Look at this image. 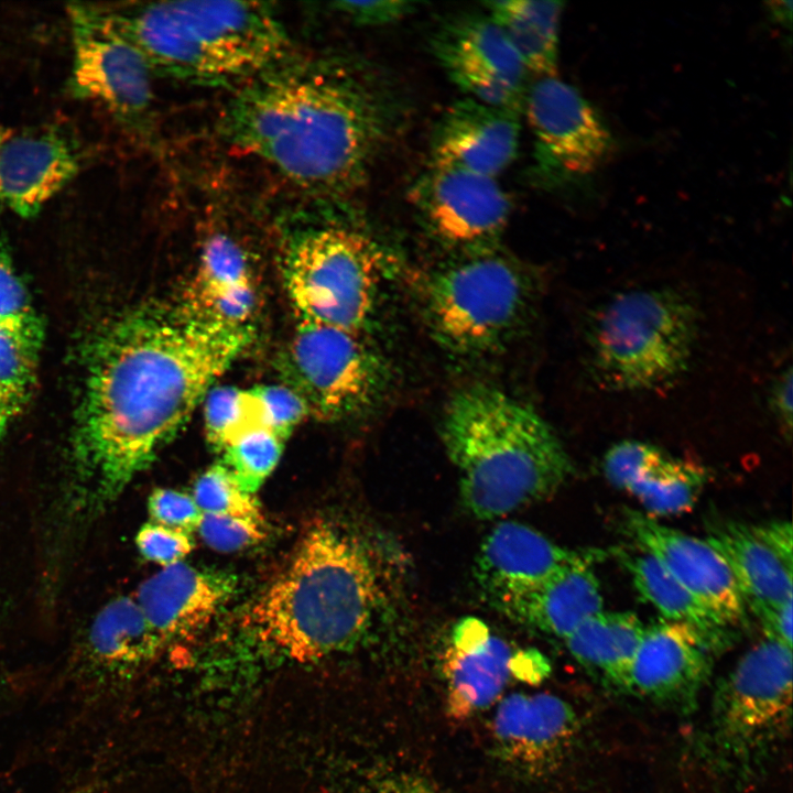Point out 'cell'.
<instances>
[{"mask_svg":"<svg viewBox=\"0 0 793 793\" xmlns=\"http://www.w3.org/2000/svg\"><path fill=\"white\" fill-rule=\"evenodd\" d=\"M251 327L156 307L111 322L88 354L74 448L97 502L117 498L251 341Z\"/></svg>","mask_w":793,"mask_h":793,"instance_id":"6da1fadb","label":"cell"},{"mask_svg":"<svg viewBox=\"0 0 793 793\" xmlns=\"http://www.w3.org/2000/svg\"><path fill=\"white\" fill-rule=\"evenodd\" d=\"M219 131L315 199L339 203L366 182L388 109L351 63L290 53L238 86Z\"/></svg>","mask_w":793,"mask_h":793,"instance_id":"7a4b0ae2","label":"cell"},{"mask_svg":"<svg viewBox=\"0 0 793 793\" xmlns=\"http://www.w3.org/2000/svg\"><path fill=\"white\" fill-rule=\"evenodd\" d=\"M383 546L314 523L284 572L249 607L243 626L297 661L355 648L397 608L399 572Z\"/></svg>","mask_w":793,"mask_h":793,"instance_id":"3957f363","label":"cell"},{"mask_svg":"<svg viewBox=\"0 0 793 793\" xmlns=\"http://www.w3.org/2000/svg\"><path fill=\"white\" fill-rule=\"evenodd\" d=\"M153 75L203 86H239L291 53L273 3L155 1L86 3Z\"/></svg>","mask_w":793,"mask_h":793,"instance_id":"277c9868","label":"cell"},{"mask_svg":"<svg viewBox=\"0 0 793 793\" xmlns=\"http://www.w3.org/2000/svg\"><path fill=\"white\" fill-rule=\"evenodd\" d=\"M442 439L458 472L463 504L481 520L550 498L573 472L541 414L492 387L472 385L450 399Z\"/></svg>","mask_w":793,"mask_h":793,"instance_id":"5b68a950","label":"cell"},{"mask_svg":"<svg viewBox=\"0 0 793 793\" xmlns=\"http://www.w3.org/2000/svg\"><path fill=\"white\" fill-rule=\"evenodd\" d=\"M699 311L673 287L637 289L605 302L591 317L587 343L597 383L616 392L660 388L688 367Z\"/></svg>","mask_w":793,"mask_h":793,"instance_id":"8992f818","label":"cell"},{"mask_svg":"<svg viewBox=\"0 0 793 793\" xmlns=\"http://www.w3.org/2000/svg\"><path fill=\"white\" fill-rule=\"evenodd\" d=\"M289 238L285 285L298 322L361 332L370 317L384 270V254L362 231L325 219ZM316 209V208H315ZM317 211V210H316Z\"/></svg>","mask_w":793,"mask_h":793,"instance_id":"52a82bcc","label":"cell"},{"mask_svg":"<svg viewBox=\"0 0 793 793\" xmlns=\"http://www.w3.org/2000/svg\"><path fill=\"white\" fill-rule=\"evenodd\" d=\"M792 648L765 638L718 683L705 729L716 767L747 778L785 739L792 723Z\"/></svg>","mask_w":793,"mask_h":793,"instance_id":"ba28073f","label":"cell"},{"mask_svg":"<svg viewBox=\"0 0 793 793\" xmlns=\"http://www.w3.org/2000/svg\"><path fill=\"white\" fill-rule=\"evenodd\" d=\"M526 286L497 256H478L435 275L426 305L432 327L449 349L476 355L501 344L524 309Z\"/></svg>","mask_w":793,"mask_h":793,"instance_id":"9c48e42d","label":"cell"},{"mask_svg":"<svg viewBox=\"0 0 793 793\" xmlns=\"http://www.w3.org/2000/svg\"><path fill=\"white\" fill-rule=\"evenodd\" d=\"M286 385L308 415L340 420L368 408L381 392L384 370L361 332L297 322L281 359Z\"/></svg>","mask_w":793,"mask_h":793,"instance_id":"30bf717a","label":"cell"},{"mask_svg":"<svg viewBox=\"0 0 793 793\" xmlns=\"http://www.w3.org/2000/svg\"><path fill=\"white\" fill-rule=\"evenodd\" d=\"M67 12L73 42V94L97 102L123 128L150 140L154 99L150 68L86 4L72 3Z\"/></svg>","mask_w":793,"mask_h":793,"instance_id":"8fae6325","label":"cell"},{"mask_svg":"<svg viewBox=\"0 0 793 793\" xmlns=\"http://www.w3.org/2000/svg\"><path fill=\"white\" fill-rule=\"evenodd\" d=\"M543 171L585 176L613 149L610 130L595 107L557 76L540 77L526 89L523 109Z\"/></svg>","mask_w":793,"mask_h":793,"instance_id":"7c38bea8","label":"cell"},{"mask_svg":"<svg viewBox=\"0 0 793 793\" xmlns=\"http://www.w3.org/2000/svg\"><path fill=\"white\" fill-rule=\"evenodd\" d=\"M432 46L450 80L467 98L522 112L528 70L489 15L448 22L434 35Z\"/></svg>","mask_w":793,"mask_h":793,"instance_id":"4fadbf2b","label":"cell"},{"mask_svg":"<svg viewBox=\"0 0 793 793\" xmlns=\"http://www.w3.org/2000/svg\"><path fill=\"white\" fill-rule=\"evenodd\" d=\"M413 200L435 236L459 248L492 243L511 213L495 177L453 167L432 166L415 186Z\"/></svg>","mask_w":793,"mask_h":793,"instance_id":"5bb4252c","label":"cell"},{"mask_svg":"<svg viewBox=\"0 0 793 793\" xmlns=\"http://www.w3.org/2000/svg\"><path fill=\"white\" fill-rule=\"evenodd\" d=\"M721 651L695 629L661 620L644 627L627 692L660 704L692 708Z\"/></svg>","mask_w":793,"mask_h":793,"instance_id":"9a60e30c","label":"cell"},{"mask_svg":"<svg viewBox=\"0 0 793 793\" xmlns=\"http://www.w3.org/2000/svg\"><path fill=\"white\" fill-rule=\"evenodd\" d=\"M627 532L684 588L726 624L741 622L746 604L723 556L706 541L665 526L634 510L624 515Z\"/></svg>","mask_w":793,"mask_h":793,"instance_id":"2e32d148","label":"cell"},{"mask_svg":"<svg viewBox=\"0 0 793 793\" xmlns=\"http://www.w3.org/2000/svg\"><path fill=\"white\" fill-rule=\"evenodd\" d=\"M578 727L573 707L550 693H514L502 698L495 711L492 731L499 757L529 775H540L557 764Z\"/></svg>","mask_w":793,"mask_h":793,"instance_id":"e0dca14e","label":"cell"},{"mask_svg":"<svg viewBox=\"0 0 793 793\" xmlns=\"http://www.w3.org/2000/svg\"><path fill=\"white\" fill-rule=\"evenodd\" d=\"M520 111L465 97L441 119L432 142V166L497 177L515 159Z\"/></svg>","mask_w":793,"mask_h":793,"instance_id":"ac0fdd59","label":"cell"},{"mask_svg":"<svg viewBox=\"0 0 793 793\" xmlns=\"http://www.w3.org/2000/svg\"><path fill=\"white\" fill-rule=\"evenodd\" d=\"M577 554L528 525L501 522L478 551L475 576L484 597L500 610L542 585Z\"/></svg>","mask_w":793,"mask_h":793,"instance_id":"d6986e66","label":"cell"},{"mask_svg":"<svg viewBox=\"0 0 793 793\" xmlns=\"http://www.w3.org/2000/svg\"><path fill=\"white\" fill-rule=\"evenodd\" d=\"M79 155L53 129L9 132L0 149V208L35 216L79 171Z\"/></svg>","mask_w":793,"mask_h":793,"instance_id":"ffe728a7","label":"cell"},{"mask_svg":"<svg viewBox=\"0 0 793 793\" xmlns=\"http://www.w3.org/2000/svg\"><path fill=\"white\" fill-rule=\"evenodd\" d=\"M514 654L481 620H459L443 661L449 717L463 720L491 705L512 677Z\"/></svg>","mask_w":793,"mask_h":793,"instance_id":"44dd1931","label":"cell"},{"mask_svg":"<svg viewBox=\"0 0 793 793\" xmlns=\"http://www.w3.org/2000/svg\"><path fill=\"white\" fill-rule=\"evenodd\" d=\"M233 589L229 576L180 562L145 579L134 598L165 643L202 630L228 601Z\"/></svg>","mask_w":793,"mask_h":793,"instance_id":"7402d4cb","label":"cell"},{"mask_svg":"<svg viewBox=\"0 0 793 793\" xmlns=\"http://www.w3.org/2000/svg\"><path fill=\"white\" fill-rule=\"evenodd\" d=\"M257 291L247 251L231 236L215 232L203 243L181 311L197 321L250 327Z\"/></svg>","mask_w":793,"mask_h":793,"instance_id":"603a6c76","label":"cell"},{"mask_svg":"<svg viewBox=\"0 0 793 793\" xmlns=\"http://www.w3.org/2000/svg\"><path fill=\"white\" fill-rule=\"evenodd\" d=\"M595 555L578 552L546 582L500 611L523 626L565 640L585 620L604 610L599 582L591 567Z\"/></svg>","mask_w":793,"mask_h":793,"instance_id":"cb8c5ba5","label":"cell"},{"mask_svg":"<svg viewBox=\"0 0 793 793\" xmlns=\"http://www.w3.org/2000/svg\"><path fill=\"white\" fill-rule=\"evenodd\" d=\"M706 541L726 561L750 609L793 600L792 569L751 528L737 522L714 524Z\"/></svg>","mask_w":793,"mask_h":793,"instance_id":"d4e9b609","label":"cell"},{"mask_svg":"<svg viewBox=\"0 0 793 793\" xmlns=\"http://www.w3.org/2000/svg\"><path fill=\"white\" fill-rule=\"evenodd\" d=\"M644 626L629 611H604L589 617L565 640L572 656L607 685L627 692L631 665Z\"/></svg>","mask_w":793,"mask_h":793,"instance_id":"484cf974","label":"cell"},{"mask_svg":"<svg viewBox=\"0 0 793 793\" xmlns=\"http://www.w3.org/2000/svg\"><path fill=\"white\" fill-rule=\"evenodd\" d=\"M629 572L634 588L666 621L688 626L724 652L734 634L729 626L697 600L652 555L616 553Z\"/></svg>","mask_w":793,"mask_h":793,"instance_id":"4316f807","label":"cell"},{"mask_svg":"<svg viewBox=\"0 0 793 793\" xmlns=\"http://www.w3.org/2000/svg\"><path fill=\"white\" fill-rule=\"evenodd\" d=\"M706 470L692 461L673 457L644 444L624 490L633 495L649 517L671 515L689 510L705 482Z\"/></svg>","mask_w":793,"mask_h":793,"instance_id":"83f0119b","label":"cell"},{"mask_svg":"<svg viewBox=\"0 0 793 793\" xmlns=\"http://www.w3.org/2000/svg\"><path fill=\"white\" fill-rule=\"evenodd\" d=\"M561 1L500 0L486 3L488 15L501 28L528 72L556 76Z\"/></svg>","mask_w":793,"mask_h":793,"instance_id":"f1b7e54d","label":"cell"},{"mask_svg":"<svg viewBox=\"0 0 793 793\" xmlns=\"http://www.w3.org/2000/svg\"><path fill=\"white\" fill-rule=\"evenodd\" d=\"M204 399L206 436L220 450L250 431L267 428L256 387H217L210 389Z\"/></svg>","mask_w":793,"mask_h":793,"instance_id":"f546056e","label":"cell"},{"mask_svg":"<svg viewBox=\"0 0 793 793\" xmlns=\"http://www.w3.org/2000/svg\"><path fill=\"white\" fill-rule=\"evenodd\" d=\"M0 328L40 352L44 325L15 272L9 247L0 233Z\"/></svg>","mask_w":793,"mask_h":793,"instance_id":"4dcf8cb0","label":"cell"},{"mask_svg":"<svg viewBox=\"0 0 793 793\" xmlns=\"http://www.w3.org/2000/svg\"><path fill=\"white\" fill-rule=\"evenodd\" d=\"M283 439L268 428L250 431L229 445L224 453V465L240 486L254 493L276 467Z\"/></svg>","mask_w":793,"mask_h":793,"instance_id":"1f68e13d","label":"cell"},{"mask_svg":"<svg viewBox=\"0 0 793 793\" xmlns=\"http://www.w3.org/2000/svg\"><path fill=\"white\" fill-rule=\"evenodd\" d=\"M193 498L203 513L232 515L263 521L259 503L247 492L232 472L216 464L196 480Z\"/></svg>","mask_w":793,"mask_h":793,"instance_id":"d6a6232c","label":"cell"},{"mask_svg":"<svg viewBox=\"0 0 793 793\" xmlns=\"http://www.w3.org/2000/svg\"><path fill=\"white\" fill-rule=\"evenodd\" d=\"M39 351L0 328V401L17 416L35 383Z\"/></svg>","mask_w":793,"mask_h":793,"instance_id":"836d02e7","label":"cell"},{"mask_svg":"<svg viewBox=\"0 0 793 793\" xmlns=\"http://www.w3.org/2000/svg\"><path fill=\"white\" fill-rule=\"evenodd\" d=\"M197 530L206 544L219 552L239 551L264 537V522L232 515L203 513Z\"/></svg>","mask_w":793,"mask_h":793,"instance_id":"e575fe53","label":"cell"},{"mask_svg":"<svg viewBox=\"0 0 793 793\" xmlns=\"http://www.w3.org/2000/svg\"><path fill=\"white\" fill-rule=\"evenodd\" d=\"M256 389L262 404L265 427L284 441L308 415L304 400L286 384L259 385Z\"/></svg>","mask_w":793,"mask_h":793,"instance_id":"d590c367","label":"cell"},{"mask_svg":"<svg viewBox=\"0 0 793 793\" xmlns=\"http://www.w3.org/2000/svg\"><path fill=\"white\" fill-rule=\"evenodd\" d=\"M135 544L143 557L163 567L182 562L193 550L188 532L151 521L141 526Z\"/></svg>","mask_w":793,"mask_h":793,"instance_id":"8d00e7d4","label":"cell"},{"mask_svg":"<svg viewBox=\"0 0 793 793\" xmlns=\"http://www.w3.org/2000/svg\"><path fill=\"white\" fill-rule=\"evenodd\" d=\"M148 510L151 522L188 533L198 529L203 517L193 496L167 488H157L150 495Z\"/></svg>","mask_w":793,"mask_h":793,"instance_id":"74e56055","label":"cell"},{"mask_svg":"<svg viewBox=\"0 0 793 793\" xmlns=\"http://www.w3.org/2000/svg\"><path fill=\"white\" fill-rule=\"evenodd\" d=\"M329 10L362 26H382L395 23L416 10V2L400 0L337 1Z\"/></svg>","mask_w":793,"mask_h":793,"instance_id":"f35d334b","label":"cell"},{"mask_svg":"<svg viewBox=\"0 0 793 793\" xmlns=\"http://www.w3.org/2000/svg\"><path fill=\"white\" fill-rule=\"evenodd\" d=\"M370 793H447L428 778L404 770L379 772Z\"/></svg>","mask_w":793,"mask_h":793,"instance_id":"ab89813d","label":"cell"},{"mask_svg":"<svg viewBox=\"0 0 793 793\" xmlns=\"http://www.w3.org/2000/svg\"><path fill=\"white\" fill-rule=\"evenodd\" d=\"M792 601L751 608L764 630L765 638L781 642L790 648H792Z\"/></svg>","mask_w":793,"mask_h":793,"instance_id":"60d3db41","label":"cell"},{"mask_svg":"<svg viewBox=\"0 0 793 793\" xmlns=\"http://www.w3.org/2000/svg\"><path fill=\"white\" fill-rule=\"evenodd\" d=\"M753 534L765 544L789 568L793 564L792 526L790 522L774 521L751 528Z\"/></svg>","mask_w":793,"mask_h":793,"instance_id":"b9f144b4","label":"cell"},{"mask_svg":"<svg viewBox=\"0 0 793 793\" xmlns=\"http://www.w3.org/2000/svg\"><path fill=\"white\" fill-rule=\"evenodd\" d=\"M551 672L548 661L536 650L515 652L512 664V677L529 684H539Z\"/></svg>","mask_w":793,"mask_h":793,"instance_id":"7bdbcfd3","label":"cell"},{"mask_svg":"<svg viewBox=\"0 0 793 793\" xmlns=\"http://www.w3.org/2000/svg\"><path fill=\"white\" fill-rule=\"evenodd\" d=\"M793 378L789 367L775 381L771 393V406L786 433H791L793 412Z\"/></svg>","mask_w":793,"mask_h":793,"instance_id":"ee69618b","label":"cell"},{"mask_svg":"<svg viewBox=\"0 0 793 793\" xmlns=\"http://www.w3.org/2000/svg\"><path fill=\"white\" fill-rule=\"evenodd\" d=\"M769 10L772 18L782 24H791L792 20V2L791 1H773L769 2Z\"/></svg>","mask_w":793,"mask_h":793,"instance_id":"f6af8a7d","label":"cell"},{"mask_svg":"<svg viewBox=\"0 0 793 793\" xmlns=\"http://www.w3.org/2000/svg\"><path fill=\"white\" fill-rule=\"evenodd\" d=\"M15 416L7 409V406L0 401V438L7 432L10 423Z\"/></svg>","mask_w":793,"mask_h":793,"instance_id":"bcb514c9","label":"cell"},{"mask_svg":"<svg viewBox=\"0 0 793 793\" xmlns=\"http://www.w3.org/2000/svg\"><path fill=\"white\" fill-rule=\"evenodd\" d=\"M11 684L0 673V700L9 698L11 694Z\"/></svg>","mask_w":793,"mask_h":793,"instance_id":"7dc6e473","label":"cell"},{"mask_svg":"<svg viewBox=\"0 0 793 793\" xmlns=\"http://www.w3.org/2000/svg\"><path fill=\"white\" fill-rule=\"evenodd\" d=\"M8 134H9V133H8L7 131H4L3 129L0 128V149H1V146H2L3 141H4L6 138L8 137Z\"/></svg>","mask_w":793,"mask_h":793,"instance_id":"c3c4849f","label":"cell"}]
</instances>
